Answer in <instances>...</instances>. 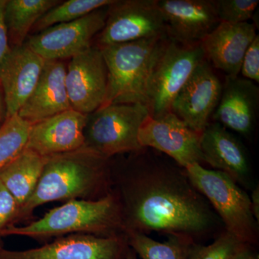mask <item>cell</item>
<instances>
[{"label":"cell","instance_id":"cell-25","mask_svg":"<svg viewBox=\"0 0 259 259\" xmlns=\"http://www.w3.org/2000/svg\"><path fill=\"white\" fill-rule=\"evenodd\" d=\"M30 127L18 115L8 117L0 127V171L26 148Z\"/></svg>","mask_w":259,"mask_h":259},{"label":"cell","instance_id":"cell-23","mask_svg":"<svg viewBox=\"0 0 259 259\" xmlns=\"http://www.w3.org/2000/svg\"><path fill=\"white\" fill-rule=\"evenodd\" d=\"M129 246L141 259H186L187 249L193 240L181 235H168L160 242L137 232H126Z\"/></svg>","mask_w":259,"mask_h":259},{"label":"cell","instance_id":"cell-13","mask_svg":"<svg viewBox=\"0 0 259 259\" xmlns=\"http://www.w3.org/2000/svg\"><path fill=\"white\" fill-rule=\"evenodd\" d=\"M223 83L204 59L175 99L171 112L197 132L202 133L221 99Z\"/></svg>","mask_w":259,"mask_h":259},{"label":"cell","instance_id":"cell-1","mask_svg":"<svg viewBox=\"0 0 259 259\" xmlns=\"http://www.w3.org/2000/svg\"><path fill=\"white\" fill-rule=\"evenodd\" d=\"M111 158L112 190L120 203L125 233L181 235L199 243L224 231L185 168L151 148Z\"/></svg>","mask_w":259,"mask_h":259},{"label":"cell","instance_id":"cell-32","mask_svg":"<svg viewBox=\"0 0 259 259\" xmlns=\"http://www.w3.org/2000/svg\"><path fill=\"white\" fill-rule=\"evenodd\" d=\"M232 259H258V255L253 250V246L248 245Z\"/></svg>","mask_w":259,"mask_h":259},{"label":"cell","instance_id":"cell-19","mask_svg":"<svg viewBox=\"0 0 259 259\" xmlns=\"http://www.w3.org/2000/svg\"><path fill=\"white\" fill-rule=\"evenodd\" d=\"M201 151L204 163L228 175L238 185H246L250 163L243 145L226 127L209 122L202 133Z\"/></svg>","mask_w":259,"mask_h":259},{"label":"cell","instance_id":"cell-8","mask_svg":"<svg viewBox=\"0 0 259 259\" xmlns=\"http://www.w3.org/2000/svg\"><path fill=\"white\" fill-rule=\"evenodd\" d=\"M158 0H115L109 5L97 47L117 45L166 35Z\"/></svg>","mask_w":259,"mask_h":259},{"label":"cell","instance_id":"cell-26","mask_svg":"<svg viewBox=\"0 0 259 259\" xmlns=\"http://www.w3.org/2000/svg\"><path fill=\"white\" fill-rule=\"evenodd\" d=\"M248 245L224 230L209 245L191 243L186 259H232Z\"/></svg>","mask_w":259,"mask_h":259},{"label":"cell","instance_id":"cell-18","mask_svg":"<svg viewBox=\"0 0 259 259\" xmlns=\"http://www.w3.org/2000/svg\"><path fill=\"white\" fill-rule=\"evenodd\" d=\"M259 88L242 76H226L221 99L212 116L227 129L248 136L254 127L258 113Z\"/></svg>","mask_w":259,"mask_h":259},{"label":"cell","instance_id":"cell-11","mask_svg":"<svg viewBox=\"0 0 259 259\" xmlns=\"http://www.w3.org/2000/svg\"><path fill=\"white\" fill-rule=\"evenodd\" d=\"M201 136L202 133L191 129L171 112L158 118L149 116L139 130V142L141 148L163 153L185 168L194 163L204 164Z\"/></svg>","mask_w":259,"mask_h":259},{"label":"cell","instance_id":"cell-29","mask_svg":"<svg viewBox=\"0 0 259 259\" xmlns=\"http://www.w3.org/2000/svg\"><path fill=\"white\" fill-rule=\"evenodd\" d=\"M242 77L259 83V36L257 35L245 52L242 62Z\"/></svg>","mask_w":259,"mask_h":259},{"label":"cell","instance_id":"cell-7","mask_svg":"<svg viewBox=\"0 0 259 259\" xmlns=\"http://www.w3.org/2000/svg\"><path fill=\"white\" fill-rule=\"evenodd\" d=\"M204 59L200 44L184 45L168 37L146 85V106L151 118L171 112L174 100Z\"/></svg>","mask_w":259,"mask_h":259},{"label":"cell","instance_id":"cell-21","mask_svg":"<svg viewBox=\"0 0 259 259\" xmlns=\"http://www.w3.org/2000/svg\"><path fill=\"white\" fill-rule=\"evenodd\" d=\"M45 157L25 148L0 171V181L23 207L31 197L41 177Z\"/></svg>","mask_w":259,"mask_h":259},{"label":"cell","instance_id":"cell-10","mask_svg":"<svg viewBox=\"0 0 259 259\" xmlns=\"http://www.w3.org/2000/svg\"><path fill=\"white\" fill-rule=\"evenodd\" d=\"M130 248L126 234L100 237L71 234L37 248L0 250V259H125Z\"/></svg>","mask_w":259,"mask_h":259},{"label":"cell","instance_id":"cell-31","mask_svg":"<svg viewBox=\"0 0 259 259\" xmlns=\"http://www.w3.org/2000/svg\"><path fill=\"white\" fill-rule=\"evenodd\" d=\"M250 198L253 216H254L257 222H259V189L258 187H255L252 192Z\"/></svg>","mask_w":259,"mask_h":259},{"label":"cell","instance_id":"cell-22","mask_svg":"<svg viewBox=\"0 0 259 259\" xmlns=\"http://www.w3.org/2000/svg\"><path fill=\"white\" fill-rule=\"evenodd\" d=\"M59 0H7L5 21L10 48L25 44L29 32L42 15L59 5Z\"/></svg>","mask_w":259,"mask_h":259},{"label":"cell","instance_id":"cell-12","mask_svg":"<svg viewBox=\"0 0 259 259\" xmlns=\"http://www.w3.org/2000/svg\"><path fill=\"white\" fill-rule=\"evenodd\" d=\"M66 87L71 109L90 115L103 105L107 70L101 49L92 46L71 58L66 68Z\"/></svg>","mask_w":259,"mask_h":259},{"label":"cell","instance_id":"cell-24","mask_svg":"<svg viewBox=\"0 0 259 259\" xmlns=\"http://www.w3.org/2000/svg\"><path fill=\"white\" fill-rule=\"evenodd\" d=\"M114 2L115 0H69L61 2L42 15L32 27L30 32L36 34L54 25L74 21L100 8L109 6Z\"/></svg>","mask_w":259,"mask_h":259},{"label":"cell","instance_id":"cell-16","mask_svg":"<svg viewBox=\"0 0 259 259\" xmlns=\"http://www.w3.org/2000/svg\"><path fill=\"white\" fill-rule=\"evenodd\" d=\"M88 115L70 109L31 125L26 148L42 156L70 152L85 144Z\"/></svg>","mask_w":259,"mask_h":259},{"label":"cell","instance_id":"cell-2","mask_svg":"<svg viewBox=\"0 0 259 259\" xmlns=\"http://www.w3.org/2000/svg\"><path fill=\"white\" fill-rule=\"evenodd\" d=\"M45 158L36 189L19 209L15 225L31 219L35 209L49 202L97 200L112 192L111 158L86 146Z\"/></svg>","mask_w":259,"mask_h":259},{"label":"cell","instance_id":"cell-33","mask_svg":"<svg viewBox=\"0 0 259 259\" xmlns=\"http://www.w3.org/2000/svg\"><path fill=\"white\" fill-rule=\"evenodd\" d=\"M7 118L6 107H5L4 97L0 88V127L4 123Z\"/></svg>","mask_w":259,"mask_h":259},{"label":"cell","instance_id":"cell-5","mask_svg":"<svg viewBox=\"0 0 259 259\" xmlns=\"http://www.w3.org/2000/svg\"><path fill=\"white\" fill-rule=\"evenodd\" d=\"M185 169L192 185L217 213L225 230L246 244L256 245L258 222L252 212L250 196L222 171L208 169L199 163Z\"/></svg>","mask_w":259,"mask_h":259},{"label":"cell","instance_id":"cell-27","mask_svg":"<svg viewBox=\"0 0 259 259\" xmlns=\"http://www.w3.org/2000/svg\"><path fill=\"white\" fill-rule=\"evenodd\" d=\"M218 16L221 23H248L253 16L258 0H215Z\"/></svg>","mask_w":259,"mask_h":259},{"label":"cell","instance_id":"cell-6","mask_svg":"<svg viewBox=\"0 0 259 259\" xmlns=\"http://www.w3.org/2000/svg\"><path fill=\"white\" fill-rule=\"evenodd\" d=\"M143 104H115L88 115L84 130L87 147L107 159L141 149L139 133L149 117Z\"/></svg>","mask_w":259,"mask_h":259},{"label":"cell","instance_id":"cell-35","mask_svg":"<svg viewBox=\"0 0 259 259\" xmlns=\"http://www.w3.org/2000/svg\"><path fill=\"white\" fill-rule=\"evenodd\" d=\"M1 237H0V250L2 249V248H4V243H3V240H2Z\"/></svg>","mask_w":259,"mask_h":259},{"label":"cell","instance_id":"cell-3","mask_svg":"<svg viewBox=\"0 0 259 259\" xmlns=\"http://www.w3.org/2000/svg\"><path fill=\"white\" fill-rule=\"evenodd\" d=\"M71 234L112 237L126 234L120 203L113 191L97 200L72 199L25 226H11L1 237H28L39 243Z\"/></svg>","mask_w":259,"mask_h":259},{"label":"cell","instance_id":"cell-15","mask_svg":"<svg viewBox=\"0 0 259 259\" xmlns=\"http://www.w3.org/2000/svg\"><path fill=\"white\" fill-rule=\"evenodd\" d=\"M46 61L25 44L10 49L0 64V88L4 97L7 118L18 115L31 95Z\"/></svg>","mask_w":259,"mask_h":259},{"label":"cell","instance_id":"cell-28","mask_svg":"<svg viewBox=\"0 0 259 259\" xmlns=\"http://www.w3.org/2000/svg\"><path fill=\"white\" fill-rule=\"evenodd\" d=\"M19 209L18 202L0 181V237L4 230L15 226Z\"/></svg>","mask_w":259,"mask_h":259},{"label":"cell","instance_id":"cell-17","mask_svg":"<svg viewBox=\"0 0 259 259\" xmlns=\"http://www.w3.org/2000/svg\"><path fill=\"white\" fill-rule=\"evenodd\" d=\"M258 34L253 23L219 25L200 42L204 58L226 76H239L247 49Z\"/></svg>","mask_w":259,"mask_h":259},{"label":"cell","instance_id":"cell-34","mask_svg":"<svg viewBox=\"0 0 259 259\" xmlns=\"http://www.w3.org/2000/svg\"><path fill=\"white\" fill-rule=\"evenodd\" d=\"M125 259H139V256L136 254V252L130 247Z\"/></svg>","mask_w":259,"mask_h":259},{"label":"cell","instance_id":"cell-14","mask_svg":"<svg viewBox=\"0 0 259 259\" xmlns=\"http://www.w3.org/2000/svg\"><path fill=\"white\" fill-rule=\"evenodd\" d=\"M166 34L184 45L200 44L221 23L215 0H159Z\"/></svg>","mask_w":259,"mask_h":259},{"label":"cell","instance_id":"cell-30","mask_svg":"<svg viewBox=\"0 0 259 259\" xmlns=\"http://www.w3.org/2000/svg\"><path fill=\"white\" fill-rule=\"evenodd\" d=\"M6 1L7 0H0V64L11 49L5 21V7Z\"/></svg>","mask_w":259,"mask_h":259},{"label":"cell","instance_id":"cell-20","mask_svg":"<svg viewBox=\"0 0 259 259\" xmlns=\"http://www.w3.org/2000/svg\"><path fill=\"white\" fill-rule=\"evenodd\" d=\"M66 67L61 61H47L33 92L18 115L30 125L71 109L66 87Z\"/></svg>","mask_w":259,"mask_h":259},{"label":"cell","instance_id":"cell-9","mask_svg":"<svg viewBox=\"0 0 259 259\" xmlns=\"http://www.w3.org/2000/svg\"><path fill=\"white\" fill-rule=\"evenodd\" d=\"M108 6L86 16L54 25L28 37L25 44L46 61H61L74 57L92 47L94 37L104 27Z\"/></svg>","mask_w":259,"mask_h":259},{"label":"cell","instance_id":"cell-4","mask_svg":"<svg viewBox=\"0 0 259 259\" xmlns=\"http://www.w3.org/2000/svg\"><path fill=\"white\" fill-rule=\"evenodd\" d=\"M168 39L166 35L100 47L107 70L106 97L101 107L115 104L146 105L148 78Z\"/></svg>","mask_w":259,"mask_h":259}]
</instances>
